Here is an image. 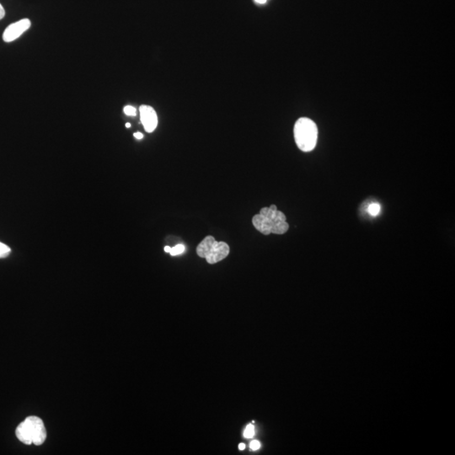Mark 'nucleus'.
<instances>
[{"mask_svg":"<svg viewBox=\"0 0 455 455\" xmlns=\"http://www.w3.org/2000/svg\"><path fill=\"white\" fill-rule=\"evenodd\" d=\"M252 224L264 235L284 234L289 228L286 216L278 211L276 205L261 208L260 213L253 217Z\"/></svg>","mask_w":455,"mask_h":455,"instance_id":"nucleus-1","label":"nucleus"},{"mask_svg":"<svg viewBox=\"0 0 455 455\" xmlns=\"http://www.w3.org/2000/svg\"><path fill=\"white\" fill-rule=\"evenodd\" d=\"M15 435L21 443L40 446L46 441L47 429L40 417L30 416L17 427Z\"/></svg>","mask_w":455,"mask_h":455,"instance_id":"nucleus-2","label":"nucleus"},{"mask_svg":"<svg viewBox=\"0 0 455 455\" xmlns=\"http://www.w3.org/2000/svg\"><path fill=\"white\" fill-rule=\"evenodd\" d=\"M294 139L299 149L304 152L313 150L318 139V128L311 119L302 117L294 125Z\"/></svg>","mask_w":455,"mask_h":455,"instance_id":"nucleus-3","label":"nucleus"},{"mask_svg":"<svg viewBox=\"0 0 455 455\" xmlns=\"http://www.w3.org/2000/svg\"><path fill=\"white\" fill-rule=\"evenodd\" d=\"M197 254L205 258L207 263H218L228 256L229 246L227 243L218 242L214 237L207 236L197 247Z\"/></svg>","mask_w":455,"mask_h":455,"instance_id":"nucleus-4","label":"nucleus"},{"mask_svg":"<svg viewBox=\"0 0 455 455\" xmlns=\"http://www.w3.org/2000/svg\"><path fill=\"white\" fill-rule=\"evenodd\" d=\"M31 26L29 19H23L21 21L9 25L3 34V40L5 42H14L20 36L26 32Z\"/></svg>","mask_w":455,"mask_h":455,"instance_id":"nucleus-5","label":"nucleus"},{"mask_svg":"<svg viewBox=\"0 0 455 455\" xmlns=\"http://www.w3.org/2000/svg\"><path fill=\"white\" fill-rule=\"evenodd\" d=\"M140 112V118L145 131L148 133H152L155 130L158 125V116L153 107L146 105H142L139 108Z\"/></svg>","mask_w":455,"mask_h":455,"instance_id":"nucleus-6","label":"nucleus"},{"mask_svg":"<svg viewBox=\"0 0 455 455\" xmlns=\"http://www.w3.org/2000/svg\"><path fill=\"white\" fill-rule=\"evenodd\" d=\"M380 212V205L376 202L370 204L368 207V213H370L371 216H377Z\"/></svg>","mask_w":455,"mask_h":455,"instance_id":"nucleus-7","label":"nucleus"},{"mask_svg":"<svg viewBox=\"0 0 455 455\" xmlns=\"http://www.w3.org/2000/svg\"><path fill=\"white\" fill-rule=\"evenodd\" d=\"M10 252H11V250H10L9 246L0 242V258L6 257L9 256Z\"/></svg>","mask_w":455,"mask_h":455,"instance_id":"nucleus-8","label":"nucleus"},{"mask_svg":"<svg viewBox=\"0 0 455 455\" xmlns=\"http://www.w3.org/2000/svg\"><path fill=\"white\" fill-rule=\"evenodd\" d=\"M255 435V427L252 424H248L244 431V437L246 438H252Z\"/></svg>","mask_w":455,"mask_h":455,"instance_id":"nucleus-9","label":"nucleus"},{"mask_svg":"<svg viewBox=\"0 0 455 455\" xmlns=\"http://www.w3.org/2000/svg\"><path fill=\"white\" fill-rule=\"evenodd\" d=\"M185 246L183 245H177V246H174L173 248H171V252H170V254L171 256H177V255L182 254L184 252H185Z\"/></svg>","mask_w":455,"mask_h":455,"instance_id":"nucleus-10","label":"nucleus"},{"mask_svg":"<svg viewBox=\"0 0 455 455\" xmlns=\"http://www.w3.org/2000/svg\"><path fill=\"white\" fill-rule=\"evenodd\" d=\"M123 112H124L125 114L127 115H130V116H133V115H136L137 111L134 107H132V106H127V107H124L123 109Z\"/></svg>","mask_w":455,"mask_h":455,"instance_id":"nucleus-11","label":"nucleus"},{"mask_svg":"<svg viewBox=\"0 0 455 455\" xmlns=\"http://www.w3.org/2000/svg\"><path fill=\"white\" fill-rule=\"evenodd\" d=\"M250 447H251V449H252V450L256 451V450H258V449L260 448V443L257 440L252 441L251 444H250Z\"/></svg>","mask_w":455,"mask_h":455,"instance_id":"nucleus-12","label":"nucleus"},{"mask_svg":"<svg viewBox=\"0 0 455 455\" xmlns=\"http://www.w3.org/2000/svg\"><path fill=\"white\" fill-rule=\"evenodd\" d=\"M5 16V10L3 9V5L0 3V20H2Z\"/></svg>","mask_w":455,"mask_h":455,"instance_id":"nucleus-13","label":"nucleus"},{"mask_svg":"<svg viewBox=\"0 0 455 455\" xmlns=\"http://www.w3.org/2000/svg\"><path fill=\"white\" fill-rule=\"evenodd\" d=\"M133 136L135 137L137 139H142V138H143V135H142V133H135Z\"/></svg>","mask_w":455,"mask_h":455,"instance_id":"nucleus-14","label":"nucleus"},{"mask_svg":"<svg viewBox=\"0 0 455 455\" xmlns=\"http://www.w3.org/2000/svg\"><path fill=\"white\" fill-rule=\"evenodd\" d=\"M245 449H246V445L244 443H240V445H239V449L244 450Z\"/></svg>","mask_w":455,"mask_h":455,"instance_id":"nucleus-15","label":"nucleus"},{"mask_svg":"<svg viewBox=\"0 0 455 455\" xmlns=\"http://www.w3.org/2000/svg\"><path fill=\"white\" fill-rule=\"evenodd\" d=\"M171 250V247H170V246H166V247H165V252H168V253H170Z\"/></svg>","mask_w":455,"mask_h":455,"instance_id":"nucleus-16","label":"nucleus"},{"mask_svg":"<svg viewBox=\"0 0 455 455\" xmlns=\"http://www.w3.org/2000/svg\"><path fill=\"white\" fill-rule=\"evenodd\" d=\"M255 1L259 3H266V0H255Z\"/></svg>","mask_w":455,"mask_h":455,"instance_id":"nucleus-17","label":"nucleus"},{"mask_svg":"<svg viewBox=\"0 0 455 455\" xmlns=\"http://www.w3.org/2000/svg\"><path fill=\"white\" fill-rule=\"evenodd\" d=\"M126 127H131V124H130V123H127V124H126Z\"/></svg>","mask_w":455,"mask_h":455,"instance_id":"nucleus-18","label":"nucleus"}]
</instances>
